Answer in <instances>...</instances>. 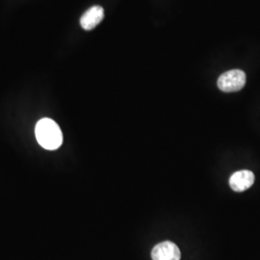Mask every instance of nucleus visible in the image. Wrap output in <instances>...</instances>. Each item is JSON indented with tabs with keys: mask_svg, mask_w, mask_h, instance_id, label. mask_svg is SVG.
<instances>
[{
	"mask_svg": "<svg viewBox=\"0 0 260 260\" xmlns=\"http://www.w3.org/2000/svg\"><path fill=\"white\" fill-rule=\"evenodd\" d=\"M35 134L41 147L48 150L58 149L63 144V133L56 121L45 118L38 121Z\"/></svg>",
	"mask_w": 260,
	"mask_h": 260,
	"instance_id": "f257e3e1",
	"label": "nucleus"
},
{
	"mask_svg": "<svg viewBox=\"0 0 260 260\" xmlns=\"http://www.w3.org/2000/svg\"><path fill=\"white\" fill-rule=\"evenodd\" d=\"M246 84V74L241 70H232L221 75L218 79V87L224 93L240 91Z\"/></svg>",
	"mask_w": 260,
	"mask_h": 260,
	"instance_id": "f03ea898",
	"label": "nucleus"
},
{
	"mask_svg": "<svg viewBox=\"0 0 260 260\" xmlns=\"http://www.w3.org/2000/svg\"><path fill=\"white\" fill-rule=\"evenodd\" d=\"M181 252L175 243L162 242L157 244L151 251L152 260H180Z\"/></svg>",
	"mask_w": 260,
	"mask_h": 260,
	"instance_id": "7ed1b4c3",
	"label": "nucleus"
},
{
	"mask_svg": "<svg viewBox=\"0 0 260 260\" xmlns=\"http://www.w3.org/2000/svg\"><path fill=\"white\" fill-rule=\"evenodd\" d=\"M254 182V175L251 171L242 170L234 173L230 178V186L235 192H244L251 188Z\"/></svg>",
	"mask_w": 260,
	"mask_h": 260,
	"instance_id": "20e7f679",
	"label": "nucleus"
},
{
	"mask_svg": "<svg viewBox=\"0 0 260 260\" xmlns=\"http://www.w3.org/2000/svg\"><path fill=\"white\" fill-rule=\"evenodd\" d=\"M104 18V10L102 6H93L87 10L80 19V24L84 30H92L98 26Z\"/></svg>",
	"mask_w": 260,
	"mask_h": 260,
	"instance_id": "39448f33",
	"label": "nucleus"
}]
</instances>
